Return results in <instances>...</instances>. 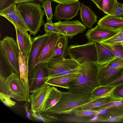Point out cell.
Here are the masks:
<instances>
[{
  "instance_id": "obj_1",
  "label": "cell",
  "mask_w": 123,
  "mask_h": 123,
  "mask_svg": "<svg viewBox=\"0 0 123 123\" xmlns=\"http://www.w3.org/2000/svg\"><path fill=\"white\" fill-rule=\"evenodd\" d=\"M97 63L85 61L78 67L76 75L69 84V91L74 92L92 91L100 86Z\"/></svg>"
},
{
  "instance_id": "obj_2",
  "label": "cell",
  "mask_w": 123,
  "mask_h": 123,
  "mask_svg": "<svg viewBox=\"0 0 123 123\" xmlns=\"http://www.w3.org/2000/svg\"><path fill=\"white\" fill-rule=\"evenodd\" d=\"M92 92L61 91L59 101L46 111L55 114H73L83 106L94 101L92 97Z\"/></svg>"
},
{
  "instance_id": "obj_3",
  "label": "cell",
  "mask_w": 123,
  "mask_h": 123,
  "mask_svg": "<svg viewBox=\"0 0 123 123\" xmlns=\"http://www.w3.org/2000/svg\"><path fill=\"white\" fill-rule=\"evenodd\" d=\"M17 6L29 29L30 35L35 36L44 23L43 18L45 13L42 6L33 2L19 3Z\"/></svg>"
},
{
  "instance_id": "obj_4",
  "label": "cell",
  "mask_w": 123,
  "mask_h": 123,
  "mask_svg": "<svg viewBox=\"0 0 123 123\" xmlns=\"http://www.w3.org/2000/svg\"><path fill=\"white\" fill-rule=\"evenodd\" d=\"M0 92L18 101H27L26 92L19 76L13 72L6 78L0 73Z\"/></svg>"
},
{
  "instance_id": "obj_5",
  "label": "cell",
  "mask_w": 123,
  "mask_h": 123,
  "mask_svg": "<svg viewBox=\"0 0 123 123\" xmlns=\"http://www.w3.org/2000/svg\"><path fill=\"white\" fill-rule=\"evenodd\" d=\"M0 50L2 56L12 72L19 76V49L17 42L12 37H5L0 41Z\"/></svg>"
},
{
  "instance_id": "obj_6",
  "label": "cell",
  "mask_w": 123,
  "mask_h": 123,
  "mask_svg": "<svg viewBox=\"0 0 123 123\" xmlns=\"http://www.w3.org/2000/svg\"><path fill=\"white\" fill-rule=\"evenodd\" d=\"M68 55L80 65L85 61L97 63V60L95 42H88L81 45H70L68 46Z\"/></svg>"
},
{
  "instance_id": "obj_7",
  "label": "cell",
  "mask_w": 123,
  "mask_h": 123,
  "mask_svg": "<svg viewBox=\"0 0 123 123\" xmlns=\"http://www.w3.org/2000/svg\"><path fill=\"white\" fill-rule=\"evenodd\" d=\"M45 62L49 72L47 80L56 74L75 68L80 65L71 58L51 59Z\"/></svg>"
},
{
  "instance_id": "obj_8",
  "label": "cell",
  "mask_w": 123,
  "mask_h": 123,
  "mask_svg": "<svg viewBox=\"0 0 123 123\" xmlns=\"http://www.w3.org/2000/svg\"><path fill=\"white\" fill-rule=\"evenodd\" d=\"M51 86L44 83L36 89L30 92V94L31 111L42 113L45 102L49 94Z\"/></svg>"
},
{
  "instance_id": "obj_9",
  "label": "cell",
  "mask_w": 123,
  "mask_h": 123,
  "mask_svg": "<svg viewBox=\"0 0 123 123\" xmlns=\"http://www.w3.org/2000/svg\"><path fill=\"white\" fill-rule=\"evenodd\" d=\"M48 75L45 62L39 63L35 66L29 74L30 92L44 83Z\"/></svg>"
},
{
  "instance_id": "obj_10",
  "label": "cell",
  "mask_w": 123,
  "mask_h": 123,
  "mask_svg": "<svg viewBox=\"0 0 123 123\" xmlns=\"http://www.w3.org/2000/svg\"><path fill=\"white\" fill-rule=\"evenodd\" d=\"M92 123L123 122V110L117 107L104 108L92 119Z\"/></svg>"
},
{
  "instance_id": "obj_11",
  "label": "cell",
  "mask_w": 123,
  "mask_h": 123,
  "mask_svg": "<svg viewBox=\"0 0 123 123\" xmlns=\"http://www.w3.org/2000/svg\"><path fill=\"white\" fill-rule=\"evenodd\" d=\"M55 26L65 36L71 39L78 34L84 32L86 27L79 20L60 21L55 23Z\"/></svg>"
},
{
  "instance_id": "obj_12",
  "label": "cell",
  "mask_w": 123,
  "mask_h": 123,
  "mask_svg": "<svg viewBox=\"0 0 123 123\" xmlns=\"http://www.w3.org/2000/svg\"><path fill=\"white\" fill-rule=\"evenodd\" d=\"M81 4L79 1L68 4L59 3L55 7L54 13L55 19L59 21L72 19L78 14Z\"/></svg>"
},
{
  "instance_id": "obj_13",
  "label": "cell",
  "mask_w": 123,
  "mask_h": 123,
  "mask_svg": "<svg viewBox=\"0 0 123 123\" xmlns=\"http://www.w3.org/2000/svg\"><path fill=\"white\" fill-rule=\"evenodd\" d=\"M0 16L6 18L14 26L23 30L29 31V29L23 18L16 4H12L0 10Z\"/></svg>"
},
{
  "instance_id": "obj_14",
  "label": "cell",
  "mask_w": 123,
  "mask_h": 123,
  "mask_svg": "<svg viewBox=\"0 0 123 123\" xmlns=\"http://www.w3.org/2000/svg\"><path fill=\"white\" fill-rule=\"evenodd\" d=\"M121 30H113L98 25L87 31L85 35L88 42L100 43L113 37Z\"/></svg>"
},
{
  "instance_id": "obj_15",
  "label": "cell",
  "mask_w": 123,
  "mask_h": 123,
  "mask_svg": "<svg viewBox=\"0 0 123 123\" xmlns=\"http://www.w3.org/2000/svg\"><path fill=\"white\" fill-rule=\"evenodd\" d=\"M49 33V38L38 55L35 66L39 63L45 62L49 60L53 54L62 36L60 34Z\"/></svg>"
},
{
  "instance_id": "obj_16",
  "label": "cell",
  "mask_w": 123,
  "mask_h": 123,
  "mask_svg": "<svg viewBox=\"0 0 123 123\" xmlns=\"http://www.w3.org/2000/svg\"><path fill=\"white\" fill-rule=\"evenodd\" d=\"M19 49V53L18 61L20 72L19 77L26 91L27 101L30 102L29 60L24 55L20 49Z\"/></svg>"
},
{
  "instance_id": "obj_17",
  "label": "cell",
  "mask_w": 123,
  "mask_h": 123,
  "mask_svg": "<svg viewBox=\"0 0 123 123\" xmlns=\"http://www.w3.org/2000/svg\"><path fill=\"white\" fill-rule=\"evenodd\" d=\"M16 32L17 41L19 48L24 55L29 61L32 45V39L28 31L14 27Z\"/></svg>"
},
{
  "instance_id": "obj_18",
  "label": "cell",
  "mask_w": 123,
  "mask_h": 123,
  "mask_svg": "<svg viewBox=\"0 0 123 123\" xmlns=\"http://www.w3.org/2000/svg\"><path fill=\"white\" fill-rule=\"evenodd\" d=\"M49 36L50 33H45L43 35H39L32 39V45L29 61V72L35 66L38 55Z\"/></svg>"
},
{
  "instance_id": "obj_19",
  "label": "cell",
  "mask_w": 123,
  "mask_h": 123,
  "mask_svg": "<svg viewBox=\"0 0 123 123\" xmlns=\"http://www.w3.org/2000/svg\"><path fill=\"white\" fill-rule=\"evenodd\" d=\"M123 68H106L103 66H98V74L100 86H105L114 80Z\"/></svg>"
},
{
  "instance_id": "obj_20",
  "label": "cell",
  "mask_w": 123,
  "mask_h": 123,
  "mask_svg": "<svg viewBox=\"0 0 123 123\" xmlns=\"http://www.w3.org/2000/svg\"><path fill=\"white\" fill-rule=\"evenodd\" d=\"M98 25L114 30H123V17L107 14L100 18Z\"/></svg>"
},
{
  "instance_id": "obj_21",
  "label": "cell",
  "mask_w": 123,
  "mask_h": 123,
  "mask_svg": "<svg viewBox=\"0 0 123 123\" xmlns=\"http://www.w3.org/2000/svg\"><path fill=\"white\" fill-rule=\"evenodd\" d=\"M95 43L97 55V63L98 66L105 65L117 58L112 52L101 43L98 42H95Z\"/></svg>"
},
{
  "instance_id": "obj_22",
  "label": "cell",
  "mask_w": 123,
  "mask_h": 123,
  "mask_svg": "<svg viewBox=\"0 0 123 123\" xmlns=\"http://www.w3.org/2000/svg\"><path fill=\"white\" fill-rule=\"evenodd\" d=\"M80 15L84 25L86 27L91 28L97 21L98 17L88 6L81 4Z\"/></svg>"
},
{
  "instance_id": "obj_23",
  "label": "cell",
  "mask_w": 123,
  "mask_h": 123,
  "mask_svg": "<svg viewBox=\"0 0 123 123\" xmlns=\"http://www.w3.org/2000/svg\"><path fill=\"white\" fill-rule=\"evenodd\" d=\"M76 73L58 76L49 78L45 83L51 86L68 89L69 84L74 78Z\"/></svg>"
},
{
  "instance_id": "obj_24",
  "label": "cell",
  "mask_w": 123,
  "mask_h": 123,
  "mask_svg": "<svg viewBox=\"0 0 123 123\" xmlns=\"http://www.w3.org/2000/svg\"><path fill=\"white\" fill-rule=\"evenodd\" d=\"M68 37L62 36L59 39L52 55L49 60L62 59L68 55Z\"/></svg>"
},
{
  "instance_id": "obj_25",
  "label": "cell",
  "mask_w": 123,
  "mask_h": 123,
  "mask_svg": "<svg viewBox=\"0 0 123 123\" xmlns=\"http://www.w3.org/2000/svg\"><path fill=\"white\" fill-rule=\"evenodd\" d=\"M61 97V91L54 86H51L44 105L43 111H46L55 105L60 100Z\"/></svg>"
},
{
  "instance_id": "obj_26",
  "label": "cell",
  "mask_w": 123,
  "mask_h": 123,
  "mask_svg": "<svg viewBox=\"0 0 123 123\" xmlns=\"http://www.w3.org/2000/svg\"><path fill=\"white\" fill-rule=\"evenodd\" d=\"M116 87L106 86H98L92 91V98L95 101L102 98L110 97L112 95Z\"/></svg>"
},
{
  "instance_id": "obj_27",
  "label": "cell",
  "mask_w": 123,
  "mask_h": 123,
  "mask_svg": "<svg viewBox=\"0 0 123 123\" xmlns=\"http://www.w3.org/2000/svg\"><path fill=\"white\" fill-rule=\"evenodd\" d=\"M32 117L44 123H50L60 122L61 119L59 118L55 114L45 111L42 113L34 112H31Z\"/></svg>"
},
{
  "instance_id": "obj_28",
  "label": "cell",
  "mask_w": 123,
  "mask_h": 123,
  "mask_svg": "<svg viewBox=\"0 0 123 123\" xmlns=\"http://www.w3.org/2000/svg\"><path fill=\"white\" fill-rule=\"evenodd\" d=\"M113 102L114 101L110 97L103 98L86 104L82 107L80 109L87 110L98 108Z\"/></svg>"
},
{
  "instance_id": "obj_29",
  "label": "cell",
  "mask_w": 123,
  "mask_h": 123,
  "mask_svg": "<svg viewBox=\"0 0 123 123\" xmlns=\"http://www.w3.org/2000/svg\"><path fill=\"white\" fill-rule=\"evenodd\" d=\"M101 43L117 57L123 59V43L122 42L112 45Z\"/></svg>"
},
{
  "instance_id": "obj_30",
  "label": "cell",
  "mask_w": 123,
  "mask_h": 123,
  "mask_svg": "<svg viewBox=\"0 0 123 123\" xmlns=\"http://www.w3.org/2000/svg\"><path fill=\"white\" fill-rule=\"evenodd\" d=\"M91 117H79L74 115L63 118L62 120V122L68 123H90Z\"/></svg>"
},
{
  "instance_id": "obj_31",
  "label": "cell",
  "mask_w": 123,
  "mask_h": 123,
  "mask_svg": "<svg viewBox=\"0 0 123 123\" xmlns=\"http://www.w3.org/2000/svg\"><path fill=\"white\" fill-rule=\"evenodd\" d=\"M104 108H97L87 110L80 109L76 111L74 113L76 116L79 117H91L98 114Z\"/></svg>"
},
{
  "instance_id": "obj_32",
  "label": "cell",
  "mask_w": 123,
  "mask_h": 123,
  "mask_svg": "<svg viewBox=\"0 0 123 123\" xmlns=\"http://www.w3.org/2000/svg\"><path fill=\"white\" fill-rule=\"evenodd\" d=\"M117 0H103L102 11L106 14L110 15L116 8Z\"/></svg>"
},
{
  "instance_id": "obj_33",
  "label": "cell",
  "mask_w": 123,
  "mask_h": 123,
  "mask_svg": "<svg viewBox=\"0 0 123 123\" xmlns=\"http://www.w3.org/2000/svg\"><path fill=\"white\" fill-rule=\"evenodd\" d=\"M52 0H44L42 2V7L43 9L45 14L46 15L47 21H52L53 19L51 6Z\"/></svg>"
},
{
  "instance_id": "obj_34",
  "label": "cell",
  "mask_w": 123,
  "mask_h": 123,
  "mask_svg": "<svg viewBox=\"0 0 123 123\" xmlns=\"http://www.w3.org/2000/svg\"><path fill=\"white\" fill-rule=\"evenodd\" d=\"M111 97L114 101L123 100V84L116 87Z\"/></svg>"
},
{
  "instance_id": "obj_35",
  "label": "cell",
  "mask_w": 123,
  "mask_h": 123,
  "mask_svg": "<svg viewBox=\"0 0 123 123\" xmlns=\"http://www.w3.org/2000/svg\"><path fill=\"white\" fill-rule=\"evenodd\" d=\"M43 25L45 33H53L63 36L62 34L55 26L52 21H47V22L44 23Z\"/></svg>"
},
{
  "instance_id": "obj_36",
  "label": "cell",
  "mask_w": 123,
  "mask_h": 123,
  "mask_svg": "<svg viewBox=\"0 0 123 123\" xmlns=\"http://www.w3.org/2000/svg\"><path fill=\"white\" fill-rule=\"evenodd\" d=\"M0 99L1 101L8 107H12L15 106L16 103L11 99V98L9 95L0 92Z\"/></svg>"
},
{
  "instance_id": "obj_37",
  "label": "cell",
  "mask_w": 123,
  "mask_h": 123,
  "mask_svg": "<svg viewBox=\"0 0 123 123\" xmlns=\"http://www.w3.org/2000/svg\"><path fill=\"white\" fill-rule=\"evenodd\" d=\"M103 66L106 68L123 67V59L117 57Z\"/></svg>"
},
{
  "instance_id": "obj_38",
  "label": "cell",
  "mask_w": 123,
  "mask_h": 123,
  "mask_svg": "<svg viewBox=\"0 0 123 123\" xmlns=\"http://www.w3.org/2000/svg\"><path fill=\"white\" fill-rule=\"evenodd\" d=\"M123 84V68L119 73L116 79L112 82L105 86L115 87Z\"/></svg>"
},
{
  "instance_id": "obj_39",
  "label": "cell",
  "mask_w": 123,
  "mask_h": 123,
  "mask_svg": "<svg viewBox=\"0 0 123 123\" xmlns=\"http://www.w3.org/2000/svg\"><path fill=\"white\" fill-rule=\"evenodd\" d=\"M113 16L123 17V6L117 1L115 10L110 15Z\"/></svg>"
},
{
  "instance_id": "obj_40",
  "label": "cell",
  "mask_w": 123,
  "mask_h": 123,
  "mask_svg": "<svg viewBox=\"0 0 123 123\" xmlns=\"http://www.w3.org/2000/svg\"><path fill=\"white\" fill-rule=\"evenodd\" d=\"M117 107L119 109L123 110V100H117L111 102L99 108H104Z\"/></svg>"
},
{
  "instance_id": "obj_41",
  "label": "cell",
  "mask_w": 123,
  "mask_h": 123,
  "mask_svg": "<svg viewBox=\"0 0 123 123\" xmlns=\"http://www.w3.org/2000/svg\"><path fill=\"white\" fill-rule=\"evenodd\" d=\"M123 41V36H122L115 37H112L100 43L105 44L112 45L120 43Z\"/></svg>"
},
{
  "instance_id": "obj_42",
  "label": "cell",
  "mask_w": 123,
  "mask_h": 123,
  "mask_svg": "<svg viewBox=\"0 0 123 123\" xmlns=\"http://www.w3.org/2000/svg\"><path fill=\"white\" fill-rule=\"evenodd\" d=\"M18 0H0V10L13 4H16Z\"/></svg>"
},
{
  "instance_id": "obj_43",
  "label": "cell",
  "mask_w": 123,
  "mask_h": 123,
  "mask_svg": "<svg viewBox=\"0 0 123 123\" xmlns=\"http://www.w3.org/2000/svg\"><path fill=\"white\" fill-rule=\"evenodd\" d=\"M52 1L58 3L68 4L78 1L79 0H52Z\"/></svg>"
},
{
  "instance_id": "obj_44",
  "label": "cell",
  "mask_w": 123,
  "mask_h": 123,
  "mask_svg": "<svg viewBox=\"0 0 123 123\" xmlns=\"http://www.w3.org/2000/svg\"><path fill=\"white\" fill-rule=\"evenodd\" d=\"M92 1L100 10H102L103 0H90Z\"/></svg>"
},
{
  "instance_id": "obj_45",
  "label": "cell",
  "mask_w": 123,
  "mask_h": 123,
  "mask_svg": "<svg viewBox=\"0 0 123 123\" xmlns=\"http://www.w3.org/2000/svg\"><path fill=\"white\" fill-rule=\"evenodd\" d=\"M28 101L26 102V103L24 105V107L25 110L27 117L30 119L31 120L32 117L31 113L28 110Z\"/></svg>"
},
{
  "instance_id": "obj_46",
  "label": "cell",
  "mask_w": 123,
  "mask_h": 123,
  "mask_svg": "<svg viewBox=\"0 0 123 123\" xmlns=\"http://www.w3.org/2000/svg\"><path fill=\"white\" fill-rule=\"evenodd\" d=\"M36 0L39 1L40 2H43V0H18L16 2V4L27 2H33Z\"/></svg>"
},
{
  "instance_id": "obj_47",
  "label": "cell",
  "mask_w": 123,
  "mask_h": 123,
  "mask_svg": "<svg viewBox=\"0 0 123 123\" xmlns=\"http://www.w3.org/2000/svg\"><path fill=\"white\" fill-rule=\"evenodd\" d=\"M122 36H123V30H121L118 33H117L112 37H115Z\"/></svg>"
},
{
  "instance_id": "obj_48",
  "label": "cell",
  "mask_w": 123,
  "mask_h": 123,
  "mask_svg": "<svg viewBox=\"0 0 123 123\" xmlns=\"http://www.w3.org/2000/svg\"><path fill=\"white\" fill-rule=\"evenodd\" d=\"M122 42L123 43V41Z\"/></svg>"
},
{
  "instance_id": "obj_49",
  "label": "cell",
  "mask_w": 123,
  "mask_h": 123,
  "mask_svg": "<svg viewBox=\"0 0 123 123\" xmlns=\"http://www.w3.org/2000/svg\"></svg>"
}]
</instances>
